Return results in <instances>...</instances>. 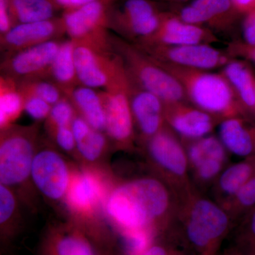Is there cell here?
<instances>
[{"instance_id":"d6986e66","label":"cell","mask_w":255,"mask_h":255,"mask_svg":"<svg viewBox=\"0 0 255 255\" xmlns=\"http://www.w3.org/2000/svg\"><path fill=\"white\" fill-rule=\"evenodd\" d=\"M226 149L221 140L213 135L191 142L188 159L201 182H210L219 175L226 159Z\"/></svg>"},{"instance_id":"e575fe53","label":"cell","mask_w":255,"mask_h":255,"mask_svg":"<svg viewBox=\"0 0 255 255\" xmlns=\"http://www.w3.org/2000/svg\"><path fill=\"white\" fill-rule=\"evenodd\" d=\"M24 101V111L32 119L42 121L48 118L52 108L49 103L36 97H25Z\"/></svg>"},{"instance_id":"ac0fdd59","label":"cell","mask_w":255,"mask_h":255,"mask_svg":"<svg viewBox=\"0 0 255 255\" xmlns=\"http://www.w3.org/2000/svg\"><path fill=\"white\" fill-rule=\"evenodd\" d=\"M150 157L162 170L177 179H185L188 164L187 153L167 125L147 140Z\"/></svg>"},{"instance_id":"6da1fadb","label":"cell","mask_w":255,"mask_h":255,"mask_svg":"<svg viewBox=\"0 0 255 255\" xmlns=\"http://www.w3.org/2000/svg\"><path fill=\"white\" fill-rule=\"evenodd\" d=\"M170 206V195L163 183L145 177L114 189L106 211L122 232L145 230L156 236L157 225L167 216Z\"/></svg>"},{"instance_id":"8d00e7d4","label":"cell","mask_w":255,"mask_h":255,"mask_svg":"<svg viewBox=\"0 0 255 255\" xmlns=\"http://www.w3.org/2000/svg\"><path fill=\"white\" fill-rule=\"evenodd\" d=\"M226 50L233 58H241L255 63V46H250L243 41L236 40L231 42Z\"/></svg>"},{"instance_id":"b9f144b4","label":"cell","mask_w":255,"mask_h":255,"mask_svg":"<svg viewBox=\"0 0 255 255\" xmlns=\"http://www.w3.org/2000/svg\"><path fill=\"white\" fill-rule=\"evenodd\" d=\"M233 7L241 15H246L255 9V0H231Z\"/></svg>"},{"instance_id":"1f68e13d","label":"cell","mask_w":255,"mask_h":255,"mask_svg":"<svg viewBox=\"0 0 255 255\" xmlns=\"http://www.w3.org/2000/svg\"><path fill=\"white\" fill-rule=\"evenodd\" d=\"M238 251L255 255V208L242 220L235 237V246Z\"/></svg>"},{"instance_id":"44dd1931","label":"cell","mask_w":255,"mask_h":255,"mask_svg":"<svg viewBox=\"0 0 255 255\" xmlns=\"http://www.w3.org/2000/svg\"><path fill=\"white\" fill-rule=\"evenodd\" d=\"M222 73L247 113L255 117V78L249 65L243 60L233 58L223 67Z\"/></svg>"},{"instance_id":"ab89813d","label":"cell","mask_w":255,"mask_h":255,"mask_svg":"<svg viewBox=\"0 0 255 255\" xmlns=\"http://www.w3.org/2000/svg\"><path fill=\"white\" fill-rule=\"evenodd\" d=\"M12 27L9 0H0V36L7 33Z\"/></svg>"},{"instance_id":"ffe728a7","label":"cell","mask_w":255,"mask_h":255,"mask_svg":"<svg viewBox=\"0 0 255 255\" xmlns=\"http://www.w3.org/2000/svg\"><path fill=\"white\" fill-rule=\"evenodd\" d=\"M220 137L226 150L239 157L255 155V120L250 117L224 119L220 123Z\"/></svg>"},{"instance_id":"7c38bea8","label":"cell","mask_w":255,"mask_h":255,"mask_svg":"<svg viewBox=\"0 0 255 255\" xmlns=\"http://www.w3.org/2000/svg\"><path fill=\"white\" fill-rule=\"evenodd\" d=\"M219 41L209 28L184 22L172 10H165L154 33L134 44L189 46L212 45Z\"/></svg>"},{"instance_id":"4dcf8cb0","label":"cell","mask_w":255,"mask_h":255,"mask_svg":"<svg viewBox=\"0 0 255 255\" xmlns=\"http://www.w3.org/2000/svg\"><path fill=\"white\" fill-rule=\"evenodd\" d=\"M107 146L104 132L92 128L85 136L76 142V149L82 158L94 162L100 158Z\"/></svg>"},{"instance_id":"ee69618b","label":"cell","mask_w":255,"mask_h":255,"mask_svg":"<svg viewBox=\"0 0 255 255\" xmlns=\"http://www.w3.org/2000/svg\"><path fill=\"white\" fill-rule=\"evenodd\" d=\"M226 255H249L248 254H246V253H243V252L238 251V249H236V248H233L232 249L230 250L228 252L227 254Z\"/></svg>"},{"instance_id":"9a60e30c","label":"cell","mask_w":255,"mask_h":255,"mask_svg":"<svg viewBox=\"0 0 255 255\" xmlns=\"http://www.w3.org/2000/svg\"><path fill=\"white\" fill-rule=\"evenodd\" d=\"M66 34L61 16L36 22L15 25L7 33L0 36L1 51L6 55L58 40Z\"/></svg>"},{"instance_id":"7a4b0ae2","label":"cell","mask_w":255,"mask_h":255,"mask_svg":"<svg viewBox=\"0 0 255 255\" xmlns=\"http://www.w3.org/2000/svg\"><path fill=\"white\" fill-rule=\"evenodd\" d=\"M154 60L177 79L187 100L194 107L217 117L221 122L233 117H251L223 73H209Z\"/></svg>"},{"instance_id":"f1b7e54d","label":"cell","mask_w":255,"mask_h":255,"mask_svg":"<svg viewBox=\"0 0 255 255\" xmlns=\"http://www.w3.org/2000/svg\"><path fill=\"white\" fill-rule=\"evenodd\" d=\"M23 98L36 97L52 106L66 97L59 87L49 79H33L18 82Z\"/></svg>"},{"instance_id":"5b68a950","label":"cell","mask_w":255,"mask_h":255,"mask_svg":"<svg viewBox=\"0 0 255 255\" xmlns=\"http://www.w3.org/2000/svg\"><path fill=\"white\" fill-rule=\"evenodd\" d=\"M37 129L11 127L1 130L0 182L10 187L22 184L31 176Z\"/></svg>"},{"instance_id":"8992f818","label":"cell","mask_w":255,"mask_h":255,"mask_svg":"<svg viewBox=\"0 0 255 255\" xmlns=\"http://www.w3.org/2000/svg\"><path fill=\"white\" fill-rule=\"evenodd\" d=\"M154 0H115L109 11V28L132 43L145 39L158 28L165 10Z\"/></svg>"},{"instance_id":"60d3db41","label":"cell","mask_w":255,"mask_h":255,"mask_svg":"<svg viewBox=\"0 0 255 255\" xmlns=\"http://www.w3.org/2000/svg\"><path fill=\"white\" fill-rule=\"evenodd\" d=\"M58 9L63 11L78 9L97 0H50Z\"/></svg>"},{"instance_id":"d6a6232c","label":"cell","mask_w":255,"mask_h":255,"mask_svg":"<svg viewBox=\"0 0 255 255\" xmlns=\"http://www.w3.org/2000/svg\"><path fill=\"white\" fill-rule=\"evenodd\" d=\"M78 115L76 110L68 97H65L54 105L47 118L48 129L50 131L58 127H70L72 122Z\"/></svg>"},{"instance_id":"4316f807","label":"cell","mask_w":255,"mask_h":255,"mask_svg":"<svg viewBox=\"0 0 255 255\" xmlns=\"http://www.w3.org/2000/svg\"><path fill=\"white\" fill-rule=\"evenodd\" d=\"M9 4L13 26L50 19L59 11L50 0H9Z\"/></svg>"},{"instance_id":"f546056e","label":"cell","mask_w":255,"mask_h":255,"mask_svg":"<svg viewBox=\"0 0 255 255\" xmlns=\"http://www.w3.org/2000/svg\"><path fill=\"white\" fill-rule=\"evenodd\" d=\"M226 211L232 210V220L246 217L255 208V176L226 203Z\"/></svg>"},{"instance_id":"f35d334b","label":"cell","mask_w":255,"mask_h":255,"mask_svg":"<svg viewBox=\"0 0 255 255\" xmlns=\"http://www.w3.org/2000/svg\"><path fill=\"white\" fill-rule=\"evenodd\" d=\"M243 42L255 46V9L245 15L243 21Z\"/></svg>"},{"instance_id":"cb8c5ba5","label":"cell","mask_w":255,"mask_h":255,"mask_svg":"<svg viewBox=\"0 0 255 255\" xmlns=\"http://www.w3.org/2000/svg\"><path fill=\"white\" fill-rule=\"evenodd\" d=\"M75 43L72 39L61 42L59 50L50 70V80L54 82L64 95L70 97L80 85L75 61Z\"/></svg>"},{"instance_id":"7bdbcfd3","label":"cell","mask_w":255,"mask_h":255,"mask_svg":"<svg viewBox=\"0 0 255 255\" xmlns=\"http://www.w3.org/2000/svg\"><path fill=\"white\" fill-rule=\"evenodd\" d=\"M154 1H158L162 4H179L182 3L187 2V1H191V0H154Z\"/></svg>"},{"instance_id":"277c9868","label":"cell","mask_w":255,"mask_h":255,"mask_svg":"<svg viewBox=\"0 0 255 255\" xmlns=\"http://www.w3.org/2000/svg\"><path fill=\"white\" fill-rule=\"evenodd\" d=\"M231 227V217L223 207L209 199H196L189 208L182 243L197 255H216Z\"/></svg>"},{"instance_id":"3957f363","label":"cell","mask_w":255,"mask_h":255,"mask_svg":"<svg viewBox=\"0 0 255 255\" xmlns=\"http://www.w3.org/2000/svg\"><path fill=\"white\" fill-rule=\"evenodd\" d=\"M112 48L122 58L129 78L164 104L187 102L184 89L177 79L131 42L112 35Z\"/></svg>"},{"instance_id":"836d02e7","label":"cell","mask_w":255,"mask_h":255,"mask_svg":"<svg viewBox=\"0 0 255 255\" xmlns=\"http://www.w3.org/2000/svg\"><path fill=\"white\" fill-rule=\"evenodd\" d=\"M16 208V201L9 187L0 185V223L1 236H5Z\"/></svg>"},{"instance_id":"d4e9b609","label":"cell","mask_w":255,"mask_h":255,"mask_svg":"<svg viewBox=\"0 0 255 255\" xmlns=\"http://www.w3.org/2000/svg\"><path fill=\"white\" fill-rule=\"evenodd\" d=\"M24 98L18 82L1 75L0 77V127L1 130L12 126L24 111Z\"/></svg>"},{"instance_id":"30bf717a","label":"cell","mask_w":255,"mask_h":255,"mask_svg":"<svg viewBox=\"0 0 255 255\" xmlns=\"http://www.w3.org/2000/svg\"><path fill=\"white\" fill-rule=\"evenodd\" d=\"M73 41L75 65L80 85L94 89H105L120 67L122 58L113 48L109 49Z\"/></svg>"},{"instance_id":"e0dca14e","label":"cell","mask_w":255,"mask_h":255,"mask_svg":"<svg viewBox=\"0 0 255 255\" xmlns=\"http://www.w3.org/2000/svg\"><path fill=\"white\" fill-rule=\"evenodd\" d=\"M129 87L134 124L142 138L147 141L167 125L164 103L158 97L144 90L130 78Z\"/></svg>"},{"instance_id":"74e56055","label":"cell","mask_w":255,"mask_h":255,"mask_svg":"<svg viewBox=\"0 0 255 255\" xmlns=\"http://www.w3.org/2000/svg\"><path fill=\"white\" fill-rule=\"evenodd\" d=\"M142 255H189L174 246L153 241Z\"/></svg>"},{"instance_id":"83f0119b","label":"cell","mask_w":255,"mask_h":255,"mask_svg":"<svg viewBox=\"0 0 255 255\" xmlns=\"http://www.w3.org/2000/svg\"><path fill=\"white\" fill-rule=\"evenodd\" d=\"M255 176V155L246 157L223 171L218 179V190L229 200Z\"/></svg>"},{"instance_id":"52a82bcc","label":"cell","mask_w":255,"mask_h":255,"mask_svg":"<svg viewBox=\"0 0 255 255\" xmlns=\"http://www.w3.org/2000/svg\"><path fill=\"white\" fill-rule=\"evenodd\" d=\"M106 113V132L119 145L128 146L134 138V120L129 78L123 61L112 81L101 91Z\"/></svg>"},{"instance_id":"7402d4cb","label":"cell","mask_w":255,"mask_h":255,"mask_svg":"<svg viewBox=\"0 0 255 255\" xmlns=\"http://www.w3.org/2000/svg\"><path fill=\"white\" fill-rule=\"evenodd\" d=\"M79 116L99 131H106V113L101 92L79 85L68 97Z\"/></svg>"},{"instance_id":"d590c367","label":"cell","mask_w":255,"mask_h":255,"mask_svg":"<svg viewBox=\"0 0 255 255\" xmlns=\"http://www.w3.org/2000/svg\"><path fill=\"white\" fill-rule=\"evenodd\" d=\"M51 133L54 137L55 142L63 150L70 152L76 148V141L71 129V126L57 128L52 130Z\"/></svg>"},{"instance_id":"ba28073f","label":"cell","mask_w":255,"mask_h":255,"mask_svg":"<svg viewBox=\"0 0 255 255\" xmlns=\"http://www.w3.org/2000/svg\"><path fill=\"white\" fill-rule=\"evenodd\" d=\"M115 0H97L61 15L66 34L75 41L112 48L109 28V11Z\"/></svg>"},{"instance_id":"603a6c76","label":"cell","mask_w":255,"mask_h":255,"mask_svg":"<svg viewBox=\"0 0 255 255\" xmlns=\"http://www.w3.org/2000/svg\"><path fill=\"white\" fill-rule=\"evenodd\" d=\"M103 194L100 179L90 172H82L70 182L67 201L73 209L87 212L97 206Z\"/></svg>"},{"instance_id":"484cf974","label":"cell","mask_w":255,"mask_h":255,"mask_svg":"<svg viewBox=\"0 0 255 255\" xmlns=\"http://www.w3.org/2000/svg\"><path fill=\"white\" fill-rule=\"evenodd\" d=\"M46 255H100L90 240L76 231L53 234L46 244Z\"/></svg>"},{"instance_id":"8fae6325","label":"cell","mask_w":255,"mask_h":255,"mask_svg":"<svg viewBox=\"0 0 255 255\" xmlns=\"http://www.w3.org/2000/svg\"><path fill=\"white\" fill-rule=\"evenodd\" d=\"M61 41L53 40L6 55L1 62V75L17 82L49 79L50 70Z\"/></svg>"},{"instance_id":"5bb4252c","label":"cell","mask_w":255,"mask_h":255,"mask_svg":"<svg viewBox=\"0 0 255 255\" xmlns=\"http://www.w3.org/2000/svg\"><path fill=\"white\" fill-rule=\"evenodd\" d=\"M171 10L184 22L222 33L232 31L242 16L231 0H191L185 6Z\"/></svg>"},{"instance_id":"4fadbf2b","label":"cell","mask_w":255,"mask_h":255,"mask_svg":"<svg viewBox=\"0 0 255 255\" xmlns=\"http://www.w3.org/2000/svg\"><path fill=\"white\" fill-rule=\"evenodd\" d=\"M31 177L38 191L53 201L66 196L71 180L66 162L52 149H43L35 154Z\"/></svg>"},{"instance_id":"f6af8a7d","label":"cell","mask_w":255,"mask_h":255,"mask_svg":"<svg viewBox=\"0 0 255 255\" xmlns=\"http://www.w3.org/2000/svg\"></svg>"},{"instance_id":"2e32d148","label":"cell","mask_w":255,"mask_h":255,"mask_svg":"<svg viewBox=\"0 0 255 255\" xmlns=\"http://www.w3.org/2000/svg\"><path fill=\"white\" fill-rule=\"evenodd\" d=\"M164 117L167 126L184 138L196 140L207 136L217 122V117L187 102L164 104Z\"/></svg>"},{"instance_id":"9c48e42d","label":"cell","mask_w":255,"mask_h":255,"mask_svg":"<svg viewBox=\"0 0 255 255\" xmlns=\"http://www.w3.org/2000/svg\"><path fill=\"white\" fill-rule=\"evenodd\" d=\"M135 45L152 59L183 68L213 70L223 68L233 59L226 50L217 49L212 45Z\"/></svg>"}]
</instances>
